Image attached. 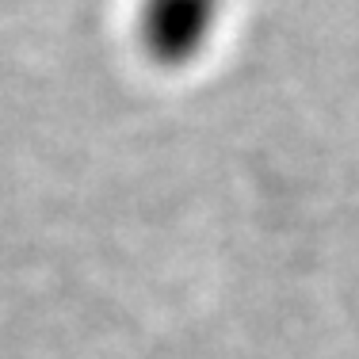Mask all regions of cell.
Listing matches in <instances>:
<instances>
[{"label": "cell", "instance_id": "obj_1", "mask_svg": "<svg viewBox=\"0 0 359 359\" xmlns=\"http://www.w3.org/2000/svg\"><path fill=\"white\" fill-rule=\"evenodd\" d=\"M222 20V0H142L138 42L153 65L184 69L207 50Z\"/></svg>", "mask_w": 359, "mask_h": 359}]
</instances>
